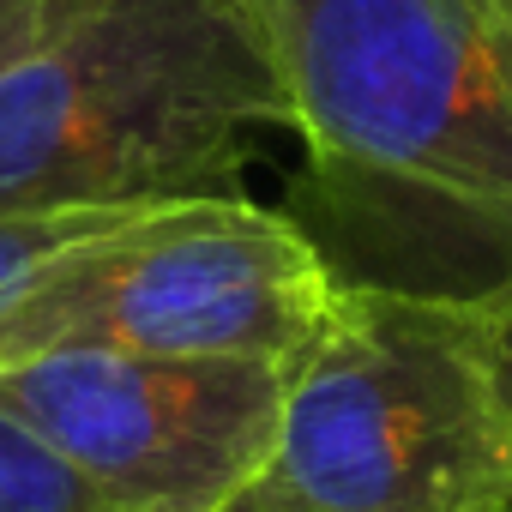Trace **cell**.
Masks as SVG:
<instances>
[{"mask_svg": "<svg viewBox=\"0 0 512 512\" xmlns=\"http://www.w3.org/2000/svg\"><path fill=\"white\" fill-rule=\"evenodd\" d=\"M217 512H247V506H241V500H229V506H217Z\"/></svg>", "mask_w": 512, "mask_h": 512, "instance_id": "7c38bea8", "label": "cell"}, {"mask_svg": "<svg viewBox=\"0 0 512 512\" xmlns=\"http://www.w3.org/2000/svg\"><path fill=\"white\" fill-rule=\"evenodd\" d=\"M332 296L302 223L247 193L121 211L0 302V368L49 350L290 368Z\"/></svg>", "mask_w": 512, "mask_h": 512, "instance_id": "277c9868", "label": "cell"}, {"mask_svg": "<svg viewBox=\"0 0 512 512\" xmlns=\"http://www.w3.org/2000/svg\"><path fill=\"white\" fill-rule=\"evenodd\" d=\"M0 404L121 512H217L266 470L284 368L49 350L0 368Z\"/></svg>", "mask_w": 512, "mask_h": 512, "instance_id": "5b68a950", "label": "cell"}, {"mask_svg": "<svg viewBox=\"0 0 512 512\" xmlns=\"http://www.w3.org/2000/svg\"><path fill=\"white\" fill-rule=\"evenodd\" d=\"M79 0H0V67L19 61L31 43H43Z\"/></svg>", "mask_w": 512, "mask_h": 512, "instance_id": "ba28073f", "label": "cell"}, {"mask_svg": "<svg viewBox=\"0 0 512 512\" xmlns=\"http://www.w3.org/2000/svg\"><path fill=\"white\" fill-rule=\"evenodd\" d=\"M482 512H512V488H506V494H500V500H488V506H482Z\"/></svg>", "mask_w": 512, "mask_h": 512, "instance_id": "30bf717a", "label": "cell"}, {"mask_svg": "<svg viewBox=\"0 0 512 512\" xmlns=\"http://www.w3.org/2000/svg\"><path fill=\"white\" fill-rule=\"evenodd\" d=\"M512 488V410L482 302L338 284L284 368L247 512H482Z\"/></svg>", "mask_w": 512, "mask_h": 512, "instance_id": "3957f363", "label": "cell"}, {"mask_svg": "<svg viewBox=\"0 0 512 512\" xmlns=\"http://www.w3.org/2000/svg\"><path fill=\"white\" fill-rule=\"evenodd\" d=\"M488 7H494V13H500L506 25H512V0H488Z\"/></svg>", "mask_w": 512, "mask_h": 512, "instance_id": "8fae6325", "label": "cell"}, {"mask_svg": "<svg viewBox=\"0 0 512 512\" xmlns=\"http://www.w3.org/2000/svg\"><path fill=\"white\" fill-rule=\"evenodd\" d=\"M0 512H121L0 404Z\"/></svg>", "mask_w": 512, "mask_h": 512, "instance_id": "8992f818", "label": "cell"}, {"mask_svg": "<svg viewBox=\"0 0 512 512\" xmlns=\"http://www.w3.org/2000/svg\"><path fill=\"white\" fill-rule=\"evenodd\" d=\"M488 308V338H494V374H500V398H506V410H512V284L494 296V302H482Z\"/></svg>", "mask_w": 512, "mask_h": 512, "instance_id": "9c48e42d", "label": "cell"}, {"mask_svg": "<svg viewBox=\"0 0 512 512\" xmlns=\"http://www.w3.org/2000/svg\"><path fill=\"white\" fill-rule=\"evenodd\" d=\"M290 127L260 0H79L0 67V223L241 199Z\"/></svg>", "mask_w": 512, "mask_h": 512, "instance_id": "7a4b0ae2", "label": "cell"}, {"mask_svg": "<svg viewBox=\"0 0 512 512\" xmlns=\"http://www.w3.org/2000/svg\"><path fill=\"white\" fill-rule=\"evenodd\" d=\"M151 211V205H145ZM121 211H79V217H13V223H0V302H7L37 266H49L61 247L85 241L91 229L115 223Z\"/></svg>", "mask_w": 512, "mask_h": 512, "instance_id": "52a82bcc", "label": "cell"}, {"mask_svg": "<svg viewBox=\"0 0 512 512\" xmlns=\"http://www.w3.org/2000/svg\"><path fill=\"white\" fill-rule=\"evenodd\" d=\"M338 284L494 302L512 284V25L488 0H260Z\"/></svg>", "mask_w": 512, "mask_h": 512, "instance_id": "6da1fadb", "label": "cell"}]
</instances>
